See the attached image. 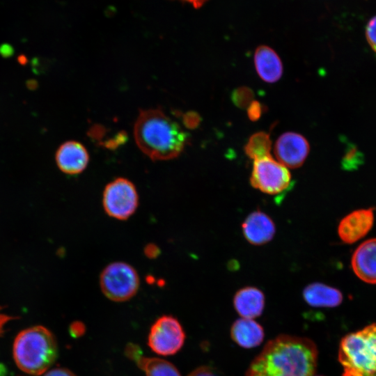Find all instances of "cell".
Here are the masks:
<instances>
[{
  "mask_svg": "<svg viewBox=\"0 0 376 376\" xmlns=\"http://www.w3.org/2000/svg\"><path fill=\"white\" fill-rule=\"evenodd\" d=\"M318 359V347L311 339L281 334L265 344L245 376H313Z\"/></svg>",
  "mask_w": 376,
  "mask_h": 376,
  "instance_id": "obj_1",
  "label": "cell"
},
{
  "mask_svg": "<svg viewBox=\"0 0 376 376\" xmlns=\"http://www.w3.org/2000/svg\"><path fill=\"white\" fill-rule=\"evenodd\" d=\"M134 135L140 150L155 161L178 157L189 141V134L160 109L140 110Z\"/></svg>",
  "mask_w": 376,
  "mask_h": 376,
  "instance_id": "obj_2",
  "label": "cell"
},
{
  "mask_svg": "<svg viewBox=\"0 0 376 376\" xmlns=\"http://www.w3.org/2000/svg\"><path fill=\"white\" fill-rule=\"evenodd\" d=\"M13 354L17 367L24 373L40 375L54 363L58 345L53 334L42 326H33L21 331L16 336Z\"/></svg>",
  "mask_w": 376,
  "mask_h": 376,
  "instance_id": "obj_3",
  "label": "cell"
},
{
  "mask_svg": "<svg viewBox=\"0 0 376 376\" xmlns=\"http://www.w3.org/2000/svg\"><path fill=\"white\" fill-rule=\"evenodd\" d=\"M338 359L342 376H376V323L345 336Z\"/></svg>",
  "mask_w": 376,
  "mask_h": 376,
  "instance_id": "obj_4",
  "label": "cell"
},
{
  "mask_svg": "<svg viewBox=\"0 0 376 376\" xmlns=\"http://www.w3.org/2000/svg\"><path fill=\"white\" fill-rule=\"evenodd\" d=\"M139 278L136 269L124 262L109 264L102 271L100 285L102 293L116 302L132 299L139 288Z\"/></svg>",
  "mask_w": 376,
  "mask_h": 376,
  "instance_id": "obj_5",
  "label": "cell"
},
{
  "mask_svg": "<svg viewBox=\"0 0 376 376\" xmlns=\"http://www.w3.org/2000/svg\"><path fill=\"white\" fill-rule=\"evenodd\" d=\"M102 205L109 217L118 220L127 219L138 207L139 195L136 187L127 178H116L106 185Z\"/></svg>",
  "mask_w": 376,
  "mask_h": 376,
  "instance_id": "obj_6",
  "label": "cell"
},
{
  "mask_svg": "<svg viewBox=\"0 0 376 376\" xmlns=\"http://www.w3.org/2000/svg\"><path fill=\"white\" fill-rule=\"evenodd\" d=\"M250 182L262 192L277 195L290 188L291 175L285 166L269 155L253 161Z\"/></svg>",
  "mask_w": 376,
  "mask_h": 376,
  "instance_id": "obj_7",
  "label": "cell"
},
{
  "mask_svg": "<svg viewBox=\"0 0 376 376\" xmlns=\"http://www.w3.org/2000/svg\"><path fill=\"white\" fill-rule=\"evenodd\" d=\"M185 338V332L178 319L164 315L152 324L148 336V345L159 355L171 356L182 349Z\"/></svg>",
  "mask_w": 376,
  "mask_h": 376,
  "instance_id": "obj_8",
  "label": "cell"
},
{
  "mask_svg": "<svg viewBox=\"0 0 376 376\" xmlns=\"http://www.w3.org/2000/svg\"><path fill=\"white\" fill-rule=\"evenodd\" d=\"M310 146L307 140L295 132L281 135L274 145V153L280 162L292 169L301 166L306 159Z\"/></svg>",
  "mask_w": 376,
  "mask_h": 376,
  "instance_id": "obj_9",
  "label": "cell"
},
{
  "mask_svg": "<svg viewBox=\"0 0 376 376\" xmlns=\"http://www.w3.org/2000/svg\"><path fill=\"white\" fill-rule=\"evenodd\" d=\"M374 223L373 208L354 210L344 217L338 226L340 240L347 244L354 243L370 230Z\"/></svg>",
  "mask_w": 376,
  "mask_h": 376,
  "instance_id": "obj_10",
  "label": "cell"
},
{
  "mask_svg": "<svg viewBox=\"0 0 376 376\" xmlns=\"http://www.w3.org/2000/svg\"><path fill=\"white\" fill-rule=\"evenodd\" d=\"M55 159L62 172L68 175H77L86 168L89 155L83 144L76 141H68L58 147Z\"/></svg>",
  "mask_w": 376,
  "mask_h": 376,
  "instance_id": "obj_11",
  "label": "cell"
},
{
  "mask_svg": "<svg viewBox=\"0 0 376 376\" xmlns=\"http://www.w3.org/2000/svg\"><path fill=\"white\" fill-rule=\"evenodd\" d=\"M351 266L361 281L376 284V238L366 240L355 249Z\"/></svg>",
  "mask_w": 376,
  "mask_h": 376,
  "instance_id": "obj_12",
  "label": "cell"
},
{
  "mask_svg": "<svg viewBox=\"0 0 376 376\" xmlns=\"http://www.w3.org/2000/svg\"><path fill=\"white\" fill-rule=\"evenodd\" d=\"M242 228L246 240L254 245H262L269 242L276 232L272 219L260 210L249 214L243 221Z\"/></svg>",
  "mask_w": 376,
  "mask_h": 376,
  "instance_id": "obj_13",
  "label": "cell"
},
{
  "mask_svg": "<svg viewBox=\"0 0 376 376\" xmlns=\"http://www.w3.org/2000/svg\"><path fill=\"white\" fill-rule=\"evenodd\" d=\"M265 297L258 288L247 286L238 290L233 297V306L242 318L254 319L263 312Z\"/></svg>",
  "mask_w": 376,
  "mask_h": 376,
  "instance_id": "obj_14",
  "label": "cell"
},
{
  "mask_svg": "<svg viewBox=\"0 0 376 376\" xmlns=\"http://www.w3.org/2000/svg\"><path fill=\"white\" fill-rule=\"evenodd\" d=\"M125 355L136 363L146 376H181L179 370L171 362L163 359L143 356L140 347L136 345L130 346Z\"/></svg>",
  "mask_w": 376,
  "mask_h": 376,
  "instance_id": "obj_15",
  "label": "cell"
},
{
  "mask_svg": "<svg viewBox=\"0 0 376 376\" xmlns=\"http://www.w3.org/2000/svg\"><path fill=\"white\" fill-rule=\"evenodd\" d=\"M233 341L242 348L250 349L260 345L265 338L263 327L253 319L235 320L230 331Z\"/></svg>",
  "mask_w": 376,
  "mask_h": 376,
  "instance_id": "obj_16",
  "label": "cell"
},
{
  "mask_svg": "<svg viewBox=\"0 0 376 376\" xmlns=\"http://www.w3.org/2000/svg\"><path fill=\"white\" fill-rule=\"evenodd\" d=\"M254 64L259 77L265 81H277L283 74V65L276 52L266 45L259 46L254 54Z\"/></svg>",
  "mask_w": 376,
  "mask_h": 376,
  "instance_id": "obj_17",
  "label": "cell"
},
{
  "mask_svg": "<svg viewBox=\"0 0 376 376\" xmlns=\"http://www.w3.org/2000/svg\"><path fill=\"white\" fill-rule=\"evenodd\" d=\"M302 295L308 305L318 308H334L339 306L343 299L338 289L317 282L306 286Z\"/></svg>",
  "mask_w": 376,
  "mask_h": 376,
  "instance_id": "obj_18",
  "label": "cell"
},
{
  "mask_svg": "<svg viewBox=\"0 0 376 376\" xmlns=\"http://www.w3.org/2000/svg\"><path fill=\"white\" fill-rule=\"evenodd\" d=\"M272 141L269 134L258 132L252 134L244 146L246 155L253 160L270 155Z\"/></svg>",
  "mask_w": 376,
  "mask_h": 376,
  "instance_id": "obj_19",
  "label": "cell"
},
{
  "mask_svg": "<svg viewBox=\"0 0 376 376\" xmlns=\"http://www.w3.org/2000/svg\"><path fill=\"white\" fill-rule=\"evenodd\" d=\"M364 161V156L356 145L347 143L345 154L341 160V166L344 170L353 171L357 169Z\"/></svg>",
  "mask_w": 376,
  "mask_h": 376,
  "instance_id": "obj_20",
  "label": "cell"
},
{
  "mask_svg": "<svg viewBox=\"0 0 376 376\" xmlns=\"http://www.w3.org/2000/svg\"><path fill=\"white\" fill-rule=\"evenodd\" d=\"M253 91L248 86L238 87L231 93L233 103L240 109L247 108L253 101Z\"/></svg>",
  "mask_w": 376,
  "mask_h": 376,
  "instance_id": "obj_21",
  "label": "cell"
},
{
  "mask_svg": "<svg viewBox=\"0 0 376 376\" xmlns=\"http://www.w3.org/2000/svg\"><path fill=\"white\" fill-rule=\"evenodd\" d=\"M366 36L369 45L376 52V15L371 18L367 24Z\"/></svg>",
  "mask_w": 376,
  "mask_h": 376,
  "instance_id": "obj_22",
  "label": "cell"
},
{
  "mask_svg": "<svg viewBox=\"0 0 376 376\" xmlns=\"http://www.w3.org/2000/svg\"><path fill=\"white\" fill-rule=\"evenodd\" d=\"M264 107L263 104L256 100H253L247 107V116L251 121H256L261 117Z\"/></svg>",
  "mask_w": 376,
  "mask_h": 376,
  "instance_id": "obj_23",
  "label": "cell"
},
{
  "mask_svg": "<svg viewBox=\"0 0 376 376\" xmlns=\"http://www.w3.org/2000/svg\"><path fill=\"white\" fill-rule=\"evenodd\" d=\"M185 126L189 129L196 128L201 123V116L194 111H189L182 115Z\"/></svg>",
  "mask_w": 376,
  "mask_h": 376,
  "instance_id": "obj_24",
  "label": "cell"
},
{
  "mask_svg": "<svg viewBox=\"0 0 376 376\" xmlns=\"http://www.w3.org/2000/svg\"><path fill=\"white\" fill-rule=\"evenodd\" d=\"M187 376H222L215 368L208 366H202L191 371Z\"/></svg>",
  "mask_w": 376,
  "mask_h": 376,
  "instance_id": "obj_25",
  "label": "cell"
},
{
  "mask_svg": "<svg viewBox=\"0 0 376 376\" xmlns=\"http://www.w3.org/2000/svg\"><path fill=\"white\" fill-rule=\"evenodd\" d=\"M86 331L84 324L80 321H75L70 326V333L72 337H81Z\"/></svg>",
  "mask_w": 376,
  "mask_h": 376,
  "instance_id": "obj_26",
  "label": "cell"
},
{
  "mask_svg": "<svg viewBox=\"0 0 376 376\" xmlns=\"http://www.w3.org/2000/svg\"><path fill=\"white\" fill-rule=\"evenodd\" d=\"M143 252L145 256L149 259H155L159 256L161 253L159 247L154 243H149L144 247Z\"/></svg>",
  "mask_w": 376,
  "mask_h": 376,
  "instance_id": "obj_27",
  "label": "cell"
},
{
  "mask_svg": "<svg viewBox=\"0 0 376 376\" xmlns=\"http://www.w3.org/2000/svg\"><path fill=\"white\" fill-rule=\"evenodd\" d=\"M43 376H77L73 372L65 368H56L46 371Z\"/></svg>",
  "mask_w": 376,
  "mask_h": 376,
  "instance_id": "obj_28",
  "label": "cell"
},
{
  "mask_svg": "<svg viewBox=\"0 0 376 376\" xmlns=\"http://www.w3.org/2000/svg\"><path fill=\"white\" fill-rule=\"evenodd\" d=\"M16 319V317L8 315L2 312V307L0 306V336L4 331V327L12 320Z\"/></svg>",
  "mask_w": 376,
  "mask_h": 376,
  "instance_id": "obj_29",
  "label": "cell"
},
{
  "mask_svg": "<svg viewBox=\"0 0 376 376\" xmlns=\"http://www.w3.org/2000/svg\"><path fill=\"white\" fill-rule=\"evenodd\" d=\"M191 4L194 8L201 7L207 0H181Z\"/></svg>",
  "mask_w": 376,
  "mask_h": 376,
  "instance_id": "obj_30",
  "label": "cell"
},
{
  "mask_svg": "<svg viewBox=\"0 0 376 376\" xmlns=\"http://www.w3.org/2000/svg\"><path fill=\"white\" fill-rule=\"evenodd\" d=\"M313 376H322V375H313Z\"/></svg>",
  "mask_w": 376,
  "mask_h": 376,
  "instance_id": "obj_31",
  "label": "cell"
}]
</instances>
